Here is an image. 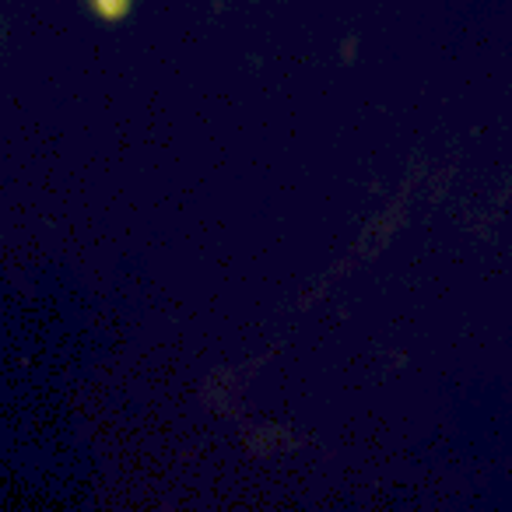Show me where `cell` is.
<instances>
[{
	"mask_svg": "<svg viewBox=\"0 0 512 512\" xmlns=\"http://www.w3.org/2000/svg\"><path fill=\"white\" fill-rule=\"evenodd\" d=\"M92 4V11L99 18H106V22H116V18H127L130 11V0H88Z\"/></svg>",
	"mask_w": 512,
	"mask_h": 512,
	"instance_id": "1",
	"label": "cell"
}]
</instances>
